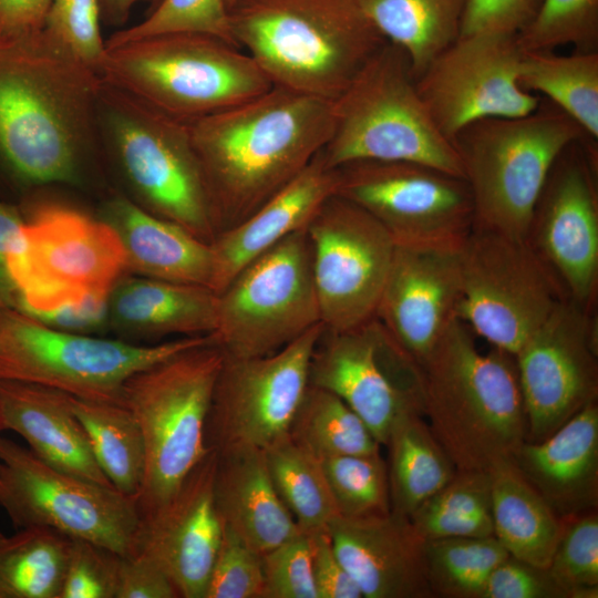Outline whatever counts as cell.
Segmentation results:
<instances>
[{"mask_svg":"<svg viewBox=\"0 0 598 598\" xmlns=\"http://www.w3.org/2000/svg\"><path fill=\"white\" fill-rule=\"evenodd\" d=\"M522 50L598 51V0H542L533 20L517 34Z\"/></svg>","mask_w":598,"mask_h":598,"instance_id":"cell-42","label":"cell"},{"mask_svg":"<svg viewBox=\"0 0 598 598\" xmlns=\"http://www.w3.org/2000/svg\"><path fill=\"white\" fill-rule=\"evenodd\" d=\"M457 317L474 334L512 355L564 299L524 239L473 227L460 246Z\"/></svg>","mask_w":598,"mask_h":598,"instance_id":"cell-14","label":"cell"},{"mask_svg":"<svg viewBox=\"0 0 598 598\" xmlns=\"http://www.w3.org/2000/svg\"><path fill=\"white\" fill-rule=\"evenodd\" d=\"M174 32L205 33L237 45L226 0H157L144 20L114 32L105 40V48Z\"/></svg>","mask_w":598,"mask_h":598,"instance_id":"cell-44","label":"cell"},{"mask_svg":"<svg viewBox=\"0 0 598 598\" xmlns=\"http://www.w3.org/2000/svg\"><path fill=\"white\" fill-rule=\"evenodd\" d=\"M321 323L346 331L374 318L395 244L357 204L331 195L306 226Z\"/></svg>","mask_w":598,"mask_h":598,"instance_id":"cell-18","label":"cell"},{"mask_svg":"<svg viewBox=\"0 0 598 598\" xmlns=\"http://www.w3.org/2000/svg\"><path fill=\"white\" fill-rule=\"evenodd\" d=\"M321 151L256 212L217 234L210 244L216 265L215 292H219L248 262L305 228L324 200L336 194V171L326 165Z\"/></svg>","mask_w":598,"mask_h":598,"instance_id":"cell-26","label":"cell"},{"mask_svg":"<svg viewBox=\"0 0 598 598\" xmlns=\"http://www.w3.org/2000/svg\"><path fill=\"white\" fill-rule=\"evenodd\" d=\"M166 573L143 555L118 556L114 598H178Z\"/></svg>","mask_w":598,"mask_h":598,"instance_id":"cell-53","label":"cell"},{"mask_svg":"<svg viewBox=\"0 0 598 598\" xmlns=\"http://www.w3.org/2000/svg\"><path fill=\"white\" fill-rule=\"evenodd\" d=\"M584 137L590 136L543 96L526 115L486 117L463 127L452 142L472 194L474 227L525 240L555 161Z\"/></svg>","mask_w":598,"mask_h":598,"instance_id":"cell-6","label":"cell"},{"mask_svg":"<svg viewBox=\"0 0 598 598\" xmlns=\"http://www.w3.org/2000/svg\"><path fill=\"white\" fill-rule=\"evenodd\" d=\"M517 78L525 91L549 100L598 140V51L522 50Z\"/></svg>","mask_w":598,"mask_h":598,"instance_id":"cell-34","label":"cell"},{"mask_svg":"<svg viewBox=\"0 0 598 598\" xmlns=\"http://www.w3.org/2000/svg\"><path fill=\"white\" fill-rule=\"evenodd\" d=\"M99 0H51L43 30L78 61L99 74L105 54Z\"/></svg>","mask_w":598,"mask_h":598,"instance_id":"cell-45","label":"cell"},{"mask_svg":"<svg viewBox=\"0 0 598 598\" xmlns=\"http://www.w3.org/2000/svg\"><path fill=\"white\" fill-rule=\"evenodd\" d=\"M262 554L223 525L205 598H262Z\"/></svg>","mask_w":598,"mask_h":598,"instance_id":"cell-46","label":"cell"},{"mask_svg":"<svg viewBox=\"0 0 598 598\" xmlns=\"http://www.w3.org/2000/svg\"><path fill=\"white\" fill-rule=\"evenodd\" d=\"M97 122L102 147L115 157L140 206L212 244L217 230L188 124L102 79Z\"/></svg>","mask_w":598,"mask_h":598,"instance_id":"cell-8","label":"cell"},{"mask_svg":"<svg viewBox=\"0 0 598 598\" xmlns=\"http://www.w3.org/2000/svg\"><path fill=\"white\" fill-rule=\"evenodd\" d=\"M157 0H153V2L151 3V7L154 6Z\"/></svg>","mask_w":598,"mask_h":598,"instance_id":"cell-59","label":"cell"},{"mask_svg":"<svg viewBox=\"0 0 598 598\" xmlns=\"http://www.w3.org/2000/svg\"><path fill=\"white\" fill-rule=\"evenodd\" d=\"M334 171L336 194L375 218L395 245L458 248L474 227L462 177L402 161H354Z\"/></svg>","mask_w":598,"mask_h":598,"instance_id":"cell-15","label":"cell"},{"mask_svg":"<svg viewBox=\"0 0 598 598\" xmlns=\"http://www.w3.org/2000/svg\"><path fill=\"white\" fill-rule=\"evenodd\" d=\"M93 455L112 485L137 498L145 468L142 431L133 413L123 404L68 395Z\"/></svg>","mask_w":598,"mask_h":598,"instance_id":"cell-35","label":"cell"},{"mask_svg":"<svg viewBox=\"0 0 598 598\" xmlns=\"http://www.w3.org/2000/svg\"><path fill=\"white\" fill-rule=\"evenodd\" d=\"M213 334L137 344L50 328L0 303V380L33 383L68 395L122 404L126 380Z\"/></svg>","mask_w":598,"mask_h":598,"instance_id":"cell-10","label":"cell"},{"mask_svg":"<svg viewBox=\"0 0 598 598\" xmlns=\"http://www.w3.org/2000/svg\"><path fill=\"white\" fill-rule=\"evenodd\" d=\"M332 118L321 151L330 168L363 159L402 161L464 178L453 142L439 130L417 92L408 55L389 41L332 101Z\"/></svg>","mask_w":598,"mask_h":598,"instance_id":"cell-7","label":"cell"},{"mask_svg":"<svg viewBox=\"0 0 598 598\" xmlns=\"http://www.w3.org/2000/svg\"><path fill=\"white\" fill-rule=\"evenodd\" d=\"M217 453L209 450L176 492L141 516L134 554L155 561L182 598H205L223 524L214 502Z\"/></svg>","mask_w":598,"mask_h":598,"instance_id":"cell-23","label":"cell"},{"mask_svg":"<svg viewBox=\"0 0 598 598\" xmlns=\"http://www.w3.org/2000/svg\"><path fill=\"white\" fill-rule=\"evenodd\" d=\"M508 556L495 536L426 542V573L432 597L482 598L489 575Z\"/></svg>","mask_w":598,"mask_h":598,"instance_id":"cell-40","label":"cell"},{"mask_svg":"<svg viewBox=\"0 0 598 598\" xmlns=\"http://www.w3.org/2000/svg\"><path fill=\"white\" fill-rule=\"evenodd\" d=\"M262 598H318L307 533L262 553Z\"/></svg>","mask_w":598,"mask_h":598,"instance_id":"cell-47","label":"cell"},{"mask_svg":"<svg viewBox=\"0 0 598 598\" xmlns=\"http://www.w3.org/2000/svg\"><path fill=\"white\" fill-rule=\"evenodd\" d=\"M520 52L516 34H460L415 78L425 107L448 140L475 121L522 116L537 107L540 96L518 83Z\"/></svg>","mask_w":598,"mask_h":598,"instance_id":"cell-19","label":"cell"},{"mask_svg":"<svg viewBox=\"0 0 598 598\" xmlns=\"http://www.w3.org/2000/svg\"><path fill=\"white\" fill-rule=\"evenodd\" d=\"M0 598H2V597H1V592H0Z\"/></svg>","mask_w":598,"mask_h":598,"instance_id":"cell-60","label":"cell"},{"mask_svg":"<svg viewBox=\"0 0 598 598\" xmlns=\"http://www.w3.org/2000/svg\"><path fill=\"white\" fill-rule=\"evenodd\" d=\"M0 506L18 529L48 527L121 556L134 554L136 497L58 470L1 435Z\"/></svg>","mask_w":598,"mask_h":598,"instance_id":"cell-13","label":"cell"},{"mask_svg":"<svg viewBox=\"0 0 598 598\" xmlns=\"http://www.w3.org/2000/svg\"><path fill=\"white\" fill-rule=\"evenodd\" d=\"M493 533L509 556L547 569L563 519L524 477L513 460L491 472Z\"/></svg>","mask_w":598,"mask_h":598,"instance_id":"cell-31","label":"cell"},{"mask_svg":"<svg viewBox=\"0 0 598 598\" xmlns=\"http://www.w3.org/2000/svg\"><path fill=\"white\" fill-rule=\"evenodd\" d=\"M288 434L319 458L380 452L364 421L339 396L308 385Z\"/></svg>","mask_w":598,"mask_h":598,"instance_id":"cell-39","label":"cell"},{"mask_svg":"<svg viewBox=\"0 0 598 598\" xmlns=\"http://www.w3.org/2000/svg\"><path fill=\"white\" fill-rule=\"evenodd\" d=\"M460 247L399 246L374 319L414 364L458 319Z\"/></svg>","mask_w":598,"mask_h":598,"instance_id":"cell-22","label":"cell"},{"mask_svg":"<svg viewBox=\"0 0 598 598\" xmlns=\"http://www.w3.org/2000/svg\"><path fill=\"white\" fill-rule=\"evenodd\" d=\"M0 431L19 434L38 457L58 470L114 487L63 392L0 380Z\"/></svg>","mask_w":598,"mask_h":598,"instance_id":"cell-27","label":"cell"},{"mask_svg":"<svg viewBox=\"0 0 598 598\" xmlns=\"http://www.w3.org/2000/svg\"><path fill=\"white\" fill-rule=\"evenodd\" d=\"M320 461L338 516L359 518L391 512L386 462L380 452Z\"/></svg>","mask_w":598,"mask_h":598,"instance_id":"cell-41","label":"cell"},{"mask_svg":"<svg viewBox=\"0 0 598 598\" xmlns=\"http://www.w3.org/2000/svg\"><path fill=\"white\" fill-rule=\"evenodd\" d=\"M72 538L48 527L20 528L0 543L2 598H59Z\"/></svg>","mask_w":598,"mask_h":598,"instance_id":"cell-36","label":"cell"},{"mask_svg":"<svg viewBox=\"0 0 598 598\" xmlns=\"http://www.w3.org/2000/svg\"><path fill=\"white\" fill-rule=\"evenodd\" d=\"M235 0H226L227 7H229Z\"/></svg>","mask_w":598,"mask_h":598,"instance_id":"cell-57","label":"cell"},{"mask_svg":"<svg viewBox=\"0 0 598 598\" xmlns=\"http://www.w3.org/2000/svg\"><path fill=\"white\" fill-rule=\"evenodd\" d=\"M224 352L215 342L143 369L123 385L122 404L135 416L145 447L137 496L140 516L168 499L205 457V425Z\"/></svg>","mask_w":598,"mask_h":598,"instance_id":"cell-9","label":"cell"},{"mask_svg":"<svg viewBox=\"0 0 598 598\" xmlns=\"http://www.w3.org/2000/svg\"><path fill=\"white\" fill-rule=\"evenodd\" d=\"M216 293L213 336L226 357L271 354L320 324L306 227L248 262Z\"/></svg>","mask_w":598,"mask_h":598,"instance_id":"cell-11","label":"cell"},{"mask_svg":"<svg viewBox=\"0 0 598 598\" xmlns=\"http://www.w3.org/2000/svg\"><path fill=\"white\" fill-rule=\"evenodd\" d=\"M110 295L111 292L92 291L79 299L29 316L60 331L91 334L110 321Z\"/></svg>","mask_w":598,"mask_h":598,"instance_id":"cell-52","label":"cell"},{"mask_svg":"<svg viewBox=\"0 0 598 598\" xmlns=\"http://www.w3.org/2000/svg\"><path fill=\"white\" fill-rule=\"evenodd\" d=\"M391 512L410 518L445 486L456 468L432 433L417 403L403 408L391 424L386 442Z\"/></svg>","mask_w":598,"mask_h":598,"instance_id":"cell-32","label":"cell"},{"mask_svg":"<svg viewBox=\"0 0 598 598\" xmlns=\"http://www.w3.org/2000/svg\"><path fill=\"white\" fill-rule=\"evenodd\" d=\"M110 321L146 338L213 334L217 293L203 286L148 277L121 279L110 295Z\"/></svg>","mask_w":598,"mask_h":598,"instance_id":"cell-30","label":"cell"},{"mask_svg":"<svg viewBox=\"0 0 598 598\" xmlns=\"http://www.w3.org/2000/svg\"><path fill=\"white\" fill-rule=\"evenodd\" d=\"M25 216L22 208L0 199V303L16 307L17 292L9 272V260L24 246Z\"/></svg>","mask_w":598,"mask_h":598,"instance_id":"cell-54","label":"cell"},{"mask_svg":"<svg viewBox=\"0 0 598 598\" xmlns=\"http://www.w3.org/2000/svg\"><path fill=\"white\" fill-rule=\"evenodd\" d=\"M513 462L561 519L596 509L597 402L576 413L546 439L525 441Z\"/></svg>","mask_w":598,"mask_h":598,"instance_id":"cell-25","label":"cell"},{"mask_svg":"<svg viewBox=\"0 0 598 598\" xmlns=\"http://www.w3.org/2000/svg\"><path fill=\"white\" fill-rule=\"evenodd\" d=\"M332 122L331 101L274 85L189 123L217 234L246 219L299 175L328 143Z\"/></svg>","mask_w":598,"mask_h":598,"instance_id":"cell-2","label":"cell"},{"mask_svg":"<svg viewBox=\"0 0 598 598\" xmlns=\"http://www.w3.org/2000/svg\"><path fill=\"white\" fill-rule=\"evenodd\" d=\"M118 554L72 538L59 598H114Z\"/></svg>","mask_w":598,"mask_h":598,"instance_id":"cell-48","label":"cell"},{"mask_svg":"<svg viewBox=\"0 0 598 598\" xmlns=\"http://www.w3.org/2000/svg\"><path fill=\"white\" fill-rule=\"evenodd\" d=\"M217 456L214 502L223 525L261 554L301 532L272 485L262 450L235 447Z\"/></svg>","mask_w":598,"mask_h":598,"instance_id":"cell-28","label":"cell"},{"mask_svg":"<svg viewBox=\"0 0 598 598\" xmlns=\"http://www.w3.org/2000/svg\"><path fill=\"white\" fill-rule=\"evenodd\" d=\"M100 75L43 29L0 37V199L3 190L75 184L102 147Z\"/></svg>","mask_w":598,"mask_h":598,"instance_id":"cell-1","label":"cell"},{"mask_svg":"<svg viewBox=\"0 0 598 598\" xmlns=\"http://www.w3.org/2000/svg\"><path fill=\"white\" fill-rule=\"evenodd\" d=\"M596 310L561 299L515 353L527 440L539 442L598 396Z\"/></svg>","mask_w":598,"mask_h":598,"instance_id":"cell-20","label":"cell"},{"mask_svg":"<svg viewBox=\"0 0 598 598\" xmlns=\"http://www.w3.org/2000/svg\"><path fill=\"white\" fill-rule=\"evenodd\" d=\"M4 535L2 533H0V543L4 539Z\"/></svg>","mask_w":598,"mask_h":598,"instance_id":"cell-58","label":"cell"},{"mask_svg":"<svg viewBox=\"0 0 598 598\" xmlns=\"http://www.w3.org/2000/svg\"><path fill=\"white\" fill-rule=\"evenodd\" d=\"M106 212V221L122 240L127 269L214 290L216 265L210 244L122 196L112 198Z\"/></svg>","mask_w":598,"mask_h":598,"instance_id":"cell-29","label":"cell"},{"mask_svg":"<svg viewBox=\"0 0 598 598\" xmlns=\"http://www.w3.org/2000/svg\"><path fill=\"white\" fill-rule=\"evenodd\" d=\"M309 384L343 400L381 445L399 412L420 405L413 365L374 318L346 331L323 327L311 355Z\"/></svg>","mask_w":598,"mask_h":598,"instance_id":"cell-21","label":"cell"},{"mask_svg":"<svg viewBox=\"0 0 598 598\" xmlns=\"http://www.w3.org/2000/svg\"><path fill=\"white\" fill-rule=\"evenodd\" d=\"M415 369L422 414L457 472H491L513 460L527 440L514 355L481 351L455 319Z\"/></svg>","mask_w":598,"mask_h":598,"instance_id":"cell-3","label":"cell"},{"mask_svg":"<svg viewBox=\"0 0 598 598\" xmlns=\"http://www.w3.org/2000/svg\"><path fill=\"white\" fill-rule=\"evenodd\" d=\"M542 0H466L460 34H518L535 17Z\"/></svg>","mask_w":598,"mask_h":598,"instance_id":"cell-50","label":"cell"},{"mask_svg":"<svg viewBox=\"0 0 598 598\" xmlns=\"http://www.w3.org/2000/svg\"><path fill=\"white\" fill-rule=\"evenodd\" d=\"M318 598H363L355 581L336 555L328 528L307 533Z\"/></svg>","mask_w":598,"mask_h":598,"instance_id":"cell-51","label":"cell"},{"mask_svg":"<svg viewBox=\"0 0 598 598\" xmlns=\"http://www.w3.org/2000/svg\"><path fill=\"white\" fill-rule=\"evenodd\" d=\"M99 75L186 124L274 86L243 49L196 32L157 34L105 48Z\"/></svg>","mask_w":598,"mask_h":598,"instance_id":"cell-5","label":"cell"},{"mask_svg":"<svg viewBox=\"0 0 598 598\" xmlns=\"http://www.w3.org/2000/svg\"><path fill=\"white\" fill-rule=\"evenodd\" d=\"M102 23L110 27H120L128 20L131 11L136 3L153 0H99Z\"/></svg>","mask_w":598,"mask_h":598,"instance_id":"cell-56","label":"cell"},{"mask_svg":"<svg viewBox=\"0 0 598 598\" xmlns=\"http://www.w3.org/2000/svg\"><path fill=\"white\" fill-rule=\"evenodd\" d=\"M51 0H0V37L43 29Z\"/></svg>","mask_w":598,"mask_h":598,"instance_id":"cell-55","label":"cell"},{"mask_svg":"<svg viewBox=\"0 0 598 598\" xmlns=\"http://www.w3.org/2000/svg\"><path fill=\"white\" fill-rule=\"evenodd\" d=\"M322 329L320 323L271 354H224L205 425L209 450H265L288 434L309 385L310 360Z\"/></svg>","mask_w":598,"mask_h":598,"instance_id":"cell-17","label":"cell"},{"mask_svg":"<svg viewBox=\"0 0 598 598\" xmlns=\"http://www.w3.org/2000/svg\"><path fill=\"white\" fill-rule=\"evenodd\" d=\"M425 540L494 536L489 472H457L409 518Z\"/></svg>","mask_w":598,"mask_h":598,"instance_id":"cell-38","label":"cell"},{"mask_svg":"<svg viewBox=\"0 0 598 598\" xmlns=\"http://www.w3.org/2000/svg\"><path fill=\"white\" fill-rule=\"evenodd\" d=\"M597 141H575L557 157L525 237L564 299L588 310H597L598 293Z\"/></svg>","mask_w":598,"mask_h":598,"instance_id":"cell-16","label":"cell"},{"mask_svg":"<svg viewBox=\"0 0 598 598\" xmlns=\"http://www.w3.org/2000/svg\"><path fill=\"white\" fill-rule=\"evenodd\" d=\"M547 570L567 598L598 596L596 509L563 519L561 535Z\"/></svg>","mask_w":598,"mask_h":598,"instance_id":"cell-43","label":"cell"},{"mask_svg":"<svg viewBox=\"0 0 598 598\" xmlns=\"http://www.w3.org/2000/svg\"><path fill=\"white\" fill-rule=\"evenodd\" d=\"M228 13L272 85L331 102L386 42L357 0H235Z\"/></svg>","mask_w":598,"mask_h":598,"instance_id":"cell-4","label":"cell"},{"mask_svg":"<svg viewBox=\"0 0 598 598\" xmlns=\"http://www.w3.org/2000/svg\"><path fill=\"white\" fill-rule=\"evenodd\" d=\"M0 433H1V431H0Z\"/></svg>","mask_w":598,"mask_h":598,"instance_id":"cell-61","label":"cell"},{"mask_svg":"<svg viewBox=\"0 0 598 598\" xmlns=\"http://www.w3.org/2000/svg\"><path fill=\"white\" fill-rule=\"evenodd\" d=\"M21 208L25 243L8 265L14 308L34 315L92 291L111 292L127 270L122 240L109 221L61 205Z\"/></svg>","mask_w":598,"mask_h":598,"instance_id":"cell-12","label":"cell"},{"mask_svg":"<svg viewBox=\"0 0 598 598\" xmlns=\"http://www.w3.org/2000/svg\"><path fill=\"white\" fill-rule=\"evenodd\" d=\"M389 42L409 58L414 79L461 33L466 0H357Z\"/></svg>","mask_w":598,"mask_h":598,"instance_id":"cell-33","label":"cell"},{"mask_svg":"<svg viewBox=\"0 0 598 598\" xmlns=\"http://www.w3.org/2000/svg\"><path fill=\"white\" fill-rule=\"evenodd\" d=\"M262 451L272 485L300 530L327 527L338 511L320 458L289 434Z\"/></svg>","mask_w":598,"mask_h":598,"instance_id":"cell-37","label":"cell"},{"mask_svg":"<svg viewBox=\"0 0 598 598\" xmlns=\"http://www.w3.org/2000/svg\"><path fill=\"white\" fill-rule=\"evenodd\" d=\"M482 598H567L547 569L508 556L488 577Z\"/></svg>","mask_w":598,"mask_h":598,"instance_id":"cell-49","label":"cell"},{"mask_svg":"<svg viewBox=\"0 0 598 598\" xmlns=\"http://www.w3.org/2000/svg\"><path fill=\"white\" fill-rule=\"evenodd\" d=\"M333 549L363 598H429L425 540L409 518L337 516L327 526Z\"/></svg>","mask_w":598,"mask_h":598,"instance_id":"cell-24","label":"cell"}]
</instances>
